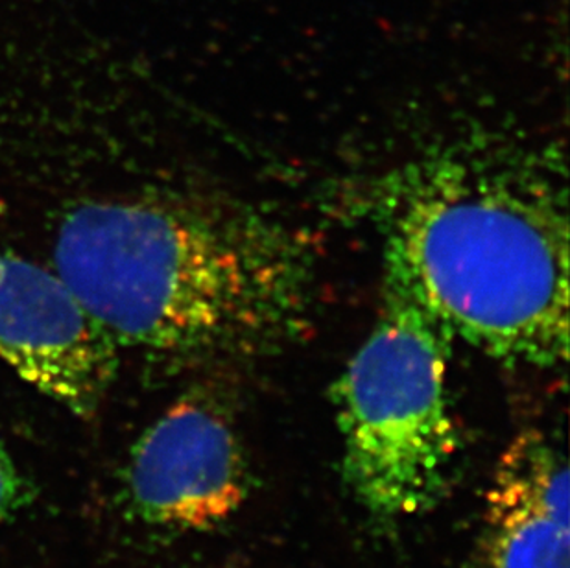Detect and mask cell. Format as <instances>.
<instances>
[{
	"label": "cell",
	"instance_id": "obj_1",
	"mask_svg": "<svg viewBox=\"0 0 570 568\" xmlns=\"http://www.w3.org/2000/svg\"><path fill=\"white\" fill-rule=\"evenodd\" d=\"M55 261L119 347L159 356L272 347L305 327L313 297L291 231L233 205L86 202Z\"/></svg>",
	"mask_w": 570,
	"mask_h": 568
},
{
	"label": "cell",
	"instance_id": "obj_2",
	"mask_svg": "<svg viewBox=\"0 0 570 568\" xmlns=\"http://www.w3.org/2000/svg\"><path fill=\"white\" fill-rule=\"evenodd\" d=\"M386 288L451 339L508 364L569 354L566 194L515 163L449 157L401 182L386 218Z\"/></svg>",
	"mask_w": 570,
	"mask_h": 568
},
{
	"label": "cell",
	"instance_id": "obj_3",
	"mask_svg": "<svg viewBox=\"0 0 570 568\" xmlns=\"http://www.w3.org/2000/svg\"><path fill=\"white\" fill-rule=\"evenodd\" d=\"M446 342L420 306L387 290L377 325L334 382L345 482L377 519L423 513L445 493L458 451Z\"/></svg>",
	"mask_w": 570,
	"mask_h": 568
},
{
	"label": "cell",
	"instance_id": "obj_4",
	"mask_svg": "<svg viewBox=\"0 0 570 568\" xmlns=\"http://www.w3.org/2000/svg\"><path fill=\"white\" fill-rule=\"evenodd\" d=\"M120 347L58 272L0 249V359L80 418L98 412Z\"/></svg>",
	"mask_w": 570,
	"mask_h": 568
},
{
	"label": "cell",
	"instance_id": "obj_5",
	"mask_svg": "<svg viewBox=\"0 0 570 568\" xmlns=\"http://www.w3.org/2000/svg\"><path fill=\"white\" fill-rule=\"evenodd\" d=\"M125 491L145 525L210 530L232 519L248 494L243 447L213 402L181 399L129 452Z\"/></svg>",
	"mask_w": 570,
	"mask_h": 568
},
{
	"label": "cell",
	"instance_id": "obj_6",
	"mask_svg": "<svg viewBox=\"0 0 570 568\" xmlns=\"http://www.w3.org/2000/svg\"><path fill=\"white\" fill-rule=\"evenodd\" d=\"M569 466L558 447L524 435L502 456L471 568H569Z\"/></svg>",
	"mask_w": 570,
	"mask_h": 568
},
{
	"label": "cell",
	"instance_id": "obj_7",
	"mask_svg": "<svg viewBox=\"0 0 570 568\" xmlns=\"http://www.w3.org/2000/svg\"><path fill=\"white\" fill-rule=\"evenodd\" d=\"M36 489L22 474L4 443L0 441V522L13 519L19 511L30 506Z\"/></svg>",
	"mask_w": 570,
	"mask_h": 568
}]
</instances>
